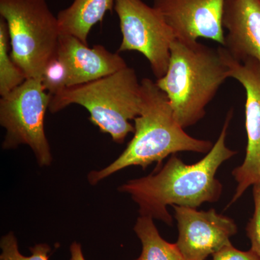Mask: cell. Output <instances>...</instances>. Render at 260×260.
I'll return each instance as SVG.
<instances>
[{"label":"cell","instance_id":"1","mask_svg":"<svg viewBox=\"0 0 260 260\" xmlns=\"http://www.w3.org/2000/svg\"><path fill=\"white\" fill-rule=\"evenodd\" d=\"M232 115L233 111H229L218 140L200 161L186 165L175 154L158 172L119 186V191L129 194L138 205L140 216L172 225L169 205L198 208L203 203L218 201L223 186L215 174L224 162L237 153L225 144Z\"/></svg>","mask_w":260,"mask_h":260},{"label":"cell","instance_id":"2","mask_svg":"<svg viewBox=\"0 0 260 260\" xmlns=\"http://www.w3.org/2000/svg\"><path fill=\"white\" fill-rule=\"evenodd\" d=\"M141 109L135 121L134 136L123 153L102 170L89 173L91 185L121 169L139 166L143 169L179 152L208 153L213 144L209 140L197 139L178 123L167 94L150 78L140 81Z\"/></svg>","mask_w":260,"mask_h":260},{"label":"cell","instance_id":"3","mask_svg":"<svg viewBox=\"0 0 260 260\" xmlns=\"http://www.w3.org/2000/svg\"><path fill=\"white\" fill-rule=\"evenodd\" d=\"M229 78V68L218 49L176 38L167 73L155 82L167 94L178 123L185 129L204 117L207 106Z\"/></svg>","mask_w":260,"mask_h":260},{"label":"cell","instance_id":"4","mask_svg":"<svg viewBox=\"0 0 260 260\" xmlns=\"http://www.w3.org/2000/svg\"><path fill=\"white\" fill-rule=\"evenodd\" d=\"M141 102L140 82L135 70L127 66L95 81L65 88L51 97L49 110L56 113L72 104L82 106L94 125L121 144L134 133L129 121L139 116Z\"/></svg>","mask_w":260,"mask_h":260},{"label":"cell","instance_id":"5","mask_svg":"<svg viewBox=\"0 0 260 260\" xmlns=\"http://www.w3.org/2000/svg\"><path fill=\"white\" fill-rule=\"evenodd\" d=\"M0 18L9 31L12 58L27 78L41 80L57 53L61 31L46 0H0Z\"/></svg>","mask_w":260,"mask_h":260},{"label":"cell","instance_id":"6","mask_svg":"<svg viewBox=\"0 0 260 260\" xmlns=\"http://www.w3.org/2000/svg\"><path fill=\"white\" fill-rule=\"evenodd\" d=\"M51 95L39 79L28 78L14 90L0 99V124L6 129L4 150L28 145L40 167L52 162L50 145L46 136L44 119Z\"/></svg>","mask_w":260,"mask_h":260},{"label":"cell","instance_id":"7","mask_svg":"<svg viewBox=\"0 0 260 260\" xmlns=\"http://www.w3.org/2000/svg\"><path fill=\"white\" fill-rule=\"evenodd\" d=\"M122 39L118 53L138 51L148 59L157 79L167 73L175 34L162 15L143 0H115Z\"/></svg>","mask_w":260,"mask_h":260},{"label":"cell","instance_id":"8","mask_svg":"<svg viewBox=\"0 0 260 260\" xmlns=\"http://www.w3.org/2000/svg\"><path fill=\"white\" fill-rule=\"evenodd\" d=\"M218 49L229 68L230 78L242 84L246 92L247 145L244 162L232 172L238 184L229 206L236 203L249 186L260 182V63L253 58L237 60L222 46Z\"/></svg>","mask_w":260,"mask_h":260},{"label":"cell","instance_id":"9","mask_svg":"<svg viewBox=\"0 0 260 260\" xmlns=\"http://www.w3.org/2000/svg\"><path fill=\"white\" fill-rule=\"evenodd\" d=\"M172 207L179 230L176 244L184 260H205L232 244L230 238L237 232L233 219L215 209L199 211L197 208Z\"/></svg>","mask_w":260,"mask_h":260},{"label":"cell","instance_id":"10","mask_svg":"<svg viewBox=\"0 0 260 260\" xmlns=\"http://www.w3.org/2000/svg\"><path fill=\"white\" fill-rule=\"evenodd\" d=\"M225 0H153V7L185 41L210 39L225 45L223 15Z\"/></svg>","mask_w":260,"mask_h":260},{"label":"cell","instance_id":"11","mask_svg":"<svg viewBox=\"0 0 260 260\" xmlns=\"http://www.w3.org/2000/svg\"><path fill=\"white\" fill-rule=\"evenodd\" d=\"M57 54L68 68V87L90 83L127 67L119 53L102 45L89 47L74 36L61 34Z\"/></svg>","mask_w":260,"mask_h":260},{"label":"cell","instance_id":"12","mask_svg":"<svg viewBox=\"0 0 260 260\" xmlns=\"http://www.w3.org/2000/svg\"><path fill=\"white\" fill-rule=\"evenodd\" d=\"M224 48L234 58L260 63V0H225L223 15Z\"/></svg>","mask_w":260,"mask_h":260},{"label":"cell","instance_id":"13","mask_svg":"<svg viewBox=\"0 0 260 260\" xmlns=\"http://www.w3.org/2000/svg\"><path fill=\"white\" fill-rule=\"evenodd\" d=\"M115 0H74L57 15L61 34L74 36L88 44L94 25L102 22L107 12L114 9Z\"/></svg>","mask_w":260,"mask_h":260},{"label":"cell","instance_id":"14","mask_svg":"<svg viewBox=\"0 0 260 260\" xmlns=\"http://www.w3.org/2000/svg\"><path fill=\"white\" fill-rule=\"evenodd\" d=\"M153 220L146 216L137 220L134 231L141 242L142 251L135 260H184L177 244L164 240Z\"/></svg>","mask_w":260,"mask_h":260},{"label":"cell","instance_id":"15","mask_svg":"<svg viewBox=\"0 0 260 260\" xmlns=\"http://www.w3.org/2000/svg\"><path fill=\"white\" fill-rule=\"evenodd\" d=\"M8 25L0 18V95L5 96L22 85L28 78L12 58Z\"/></svg>","mask_w":260,"mask_h":260},{"label":"cell","instance_id":"16","mask_svg":"<svg viewBox=\"0 0 260 260\" xmlns=\"http://www.w3.org/2000/svg\"><path fill=\"white\" fill-rule=\"evenodd\" d=\"M44 90L51 96L68 88V68L57 53L48 61L41 78Z\"/></svg>","mask_w":260,"mask_h":260},{"label":"cell","instance_id":"17","mask_svg":"<svg viewBox=\"0 0 260 260\" xmlns=\"http://www.w3.org/2000/svg\"><path fill=\"white\" fill-rule=\"evenodd\" d=\"M0 260H49L51 247L47 244H36L30 248V256H24L19 251L14 233L9 232L0 241Z\"/></svg>","mask_w":260,"mask_h":260},{"label":"cell","instance_id":"18","mask_svg":"<svg viewBox=\"0 0 260 260\" xmlns=\"http://www.w3.org/2000/svg\"><path fill=\"white\" fill-rule=\"evenodd\" d=\"M254 212L246 226V234L251 241L250 250L260 259V182L253 185Z\"/></svg>","mask_w":260,"mask_h":260},{"label":"cell","instance_id":"19","mask_svg":"<svg viewBox=\"0 0 260 260\" xmlns=\"http://www.w3.org/2000/svg\"><path fill=\"white\" fill-rule=\"evenodd\" d=\"M211 260H260V259L252 251H240L231 244L213 254V259Z\"/></svg>","mask_w":260,"mask_h":260},{"label":"cell","instance_id":"20","mask_svg":"<svg viewBox=\"0 0 260 260\" xmlns=\"http://www.w3.org/2000/svg\"><path fill=\"white\" fill-rule=\"evenodd\" d=\"M70 250L71 254L70 260H86L82 251L81 244L79 243L73 242L70 246Z\"/></svg>","mask_w":260,"mask_h":260}]
</instances>
